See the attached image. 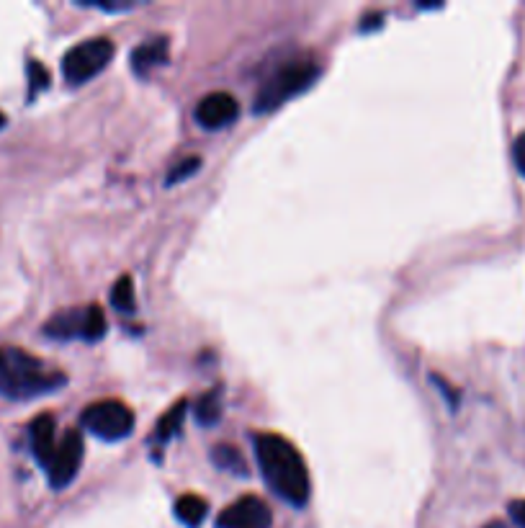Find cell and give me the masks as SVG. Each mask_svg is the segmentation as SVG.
Masks as SVG:
<instances>
[{
  "mask_svg": "<svg viewBox=\"0 0 525 528\" xmlns=\"http://www.w3.org/2000/svg\"><path fill=\"white\" fill-rule=\"evenodd\" d=\"M255 459H258L260 474L266 485L271 487L273 495L286 500L294 508H304L309 503V472L302 454L296 446L276 433H258L253 438Z\"/></svg>",
  "mask_w": 525,
  "mask_h": 528,
  "instance_id": "cell-1",
  "label": "cell"
},
{
  "mask_svg": "<svg viewBox=\"0 0 525 528\" xmlns=\"http://www.w3.org/2000/svg\"><path fill=\"white\" fill-rule=\"evenodd\" d=\"M65 382L67 377L60 369H52L24 348H0V395L8 400H34V397L52 395L65 387Z\"/></svg>",
  "mask_w": 525,
  "mask_h": 528,
  "instance_id": "cell-2",
  "label": "cell"
},
{
  "mask_svg": "<svg viewBox=\"0 0 525 528\" xmlns=\"http://www.w3.org/2000/svg\"><path fill=\"white\" fill-rule=\"evenodd\" d=\"M320 78V65L312 60H286L284 65H278L266 83L260 85L258 96H255V111H273L278 106H284L294 96L304 93L314 80Z\"/></svg>",
  "mask_w": 525,
  "mask_h": 528,
  "instance_id": "cell-3",
  "label": "cell"
},
{
  "mask_svg": "<svg viewBox=\"0 0 525 528\" xmlns=\"http://www.w3.org/2000/svg\"><path fill=\"white\" fill-rule=\"evenodd\" d=\"M114 42L111 39H88V42L78 44L65 55L62 60V75H65L67 83L83 85L91 78H96L101 70L109 67V62L114 60Z\"/></svg>",
  "mask_w": 525,
  "mask_h": 528,
  "instance_id": "cell-4",
  "label": "cell"
},
{
  "mask_svg": "<svg viewBox=\"0 0 525 528\" xmlns=\"http://www.w3.org/2000/svg\"><path fill=\"white\" fill-rule=\"evenodd\" d=\"M83 428L103 441H119L134 431V413L119 400H101L85 407Z\"/></svg>",
  "mask_w": 525,
  "mask_h": 528,
  "instance_id": "cell-5",
  "label": "cell"
},
{
  "mask_svg": "<svg viewBox=\"0 0 525 528\" xmlns=\"http://www.w3.org/2000/svg\"><path fill=\"white\" fill-rule=\"evenodd\" d=\"M83 433L78 431H67L62 436V441L57 444L55 456H52V462H49L47 474H49V485L62 490L70 482L75 480V474L80 472V464H83Z\"/></svg>",
  "mask_w": 525,
  "mask_h": 528,
  "instance_id": "cell-6",
  "label": "cell"
},
{
  "mask_svg": "<svg viewBox=\"0 0 525 528\" xmlns=\"http://www.w3.org/2000/svg\"><path fill=\"white\" fill-rule=\"evenodd\" d=\"M271 508L255 495L235 500L230 508H224L217 518V528H271Z\"/></svg>",
  "mask_w": 525,
  "mask_h": 528,
  "instance_id": "cell-7",
  "label": "cell"
},
{
  "mask_svg": "<svg viewBox=\"0 0 525 528\" xmlns=\"http://www.w3.org/2000/svg\"><path fill=\"white\" fill-rule=\"evenodd\" d=\"M240 116V104L237 98L230 96V93H209L199 101L196 106V122L206 129H222L230 127Z\"/></svg>",
  "mask_w": 525,
  "mask_h": 528,
  "instance_id": "cell-8",
  "label": "cell"
},
{
  "mask_svg": "<svg viewBox=\"0 0 525 528\" xmlns=\"http://www.w3.org/2000/svg\"><path fill=\"white\" fill-rule=\"evenodd\" d=\"M29 441L34 459L47 469L49 462H52V456H55L57 451L55 418H52V415H39V418L29 425Z\"/></svg>",
  "mask_w": 525,
  "mask_h": 528,
  "instance_id": "cell-9",
  "label": "cell"
},
{
  "mask_svg": "<svg viewBox=\"0 0 525 528\" xmlns=\"http://www.w3.org/2000/svg\"><path fill=\"white\" fill-rule=\"evenodd\" d=\"M168 49L170 44L165 37H155L150 39V42L139 44V47L132 52V70L137 75H142V78H147L155 67L168 62Z\"/></svg>",
  "mask_w": 525,
  "mask_h": 528,
  "instance_id": "cell-10",
  "label": "cell"
},
{
  "mask_svg": "<svg viewBox=\"0 0 525 528\" xmlns=\"http://www.w3.org/2000/svg\"><path fill=\"white\" fill-rule=\"evenodd\" d=\"M44 335L57 340H73L83 335V312L67 310L55 315L44 325Z\"/></svg>",
  "mask_w": 525,
  "mask_h": 528,
  "instance_id": "cell-11",
  "label": "cell"
},
{
  "mask_svg": "<svg viewBox=\"0 0 525 528\" xmlns=\"http://www.w3.org/2000/svg\"><path fill=\"white\" fill-rule=\"evenodd\" d=\"M175 518L188 528H199L206 521V513H209V503L199 495H183V498L175 500L173 508Z\"/></svg>",
  "mask_w": 525,
  "mask_h": 528,
  "instance_id": "cell-12",
  "label": "cell"
},
{
  "mask_svg": "<svg viewBox=\"0 0 525 528\" xmlns=\"http://www.w3.org/2000/svg\"><path fill=\"white\" fill-rule=\"evenodd\" d=\"M106 328H109V322H106V315L98 304H91L88 310H83V335L80 338L88 340V343H96L106 335Z\"/></svg>",
  "mask_w": 525,
  "mask_h": 528,
  "instance_id": "cell-13",
  "label": "cell"
},
{
  "mask_svg": "<svg viewBox=\"0 0 525 528\" xmlns=\"http://www.w3.org/2000/svg\"><path fill=\"white\" fill-rule=\"evenodd\" d=\"M186 402H178V405L170 407V413L165 415L160 423H157L155 428V438L157 441H170L173 436H178L181 433V425H183V418H186Z\"/></svg>",
  "mask_w": 525,
  "mask_h": 528,
  "instance_id": "cell-14",
  "label": "cell"
},
{
  "mask_svg": "<svg viewBox=\"0 0 525 528\" xmlns=\"http://www.w3.org/2000/svg\"><path fill=\"white\" fill-rule=\"evenodd\" d=\"M214 462L222 469H227V472L235 474V477H245V472H248V467L242 462V454L237 449H232V446H217L214 449Z\"/></svg>",
  "mask_w": 525,
  "mask_h": 528,
  "instance_id": "cell-15",
  "label": "cell"
},
{
  "mask_svg": "<svg viewBox=\"0 0 525 528\" xmlns=\"http://www.w3.org/2000/svg\"><path fill=\"white\" fill-rule=\"evenodd\" d=\"M111 304L119 312H134V284L129 276H121L111 289Z\"/></svg>",
  "mask_w": 525,
  "mask_h": 528,
  "instance_id": "cell-16",
  "label": "cell"
},
{
  "mask_svg": "<svg viewBox=\"0 0 525 528\" xmlns=\"http://www.w3.org/2000/svg\"><path fill=\"white\" fill-rule=\"evenodd\" d=\"M196 418H199L201 425L219 423V418H222V405H219L217 389H214V392H209V395L201 397L199 405H196Z\"/></svg>",
  "mask_w": 525,
  "mask_h": 528,
  "instance_id": "cell-17",
  "label": "cell"
},
{
  "mask_svg": "<svg viewBox=\"0 0 525 528\" xmlns=\"http://www.w3.org/2000/svg\"><path fill=\"white\" fill-rule=\"evenodd\" d=\"M199 168H201V158L181 160V163H175L173 168H170V173H168V178H165V183H168V186H175L178 181H186V178L194 176V173Z\"/></svg>",
  "mask_w": 525,
  "mask_h": 528,
  "instance_id": "cell-18",
  "label": "cell"
},
{
  "mask_svg": "<svg viewBox=\"0 0 525 528\" xmlns=\"http://www.w3.org/2000/svg\"><path fill=\"white\" fill-rule=\"evenodd\" d=\"M49 85V73L47 67L42 65V62L31 60L29 62V96L34 98L39 91H44Z\"/></svg>",
  "mask_w": 525,
  "mask_h": 528,
  "instance_id": "cell-19",
  "label": "cell"
},
{
  "mask_svg": "<svg viewBox=\"0 0 525 528\" xmlns=\"http://www.w3.org/2000/svg\"><path fill=\"white\" fill-rule=\"evenodd\" d=\"M513 160H515V165H518L520 173H523V176H525V132L520 134L518 140H515V145H513Z\"/></svg>",
  "mask_w": 525,
  "mask_h": 528,
  "instance_id": "cell-20",
  "label": "cell"
},
{
  "mask_svg": "<svg viewBox=\"0 0 525 528\" xmlns=\"http://www.w3.org/2000/svg\"><path fill=\"white\" fill-rule=\"evenodd\" d=\"M510 516H513V521L518 523L520 528H525V500H515V503L510 505Z\"/></svg>",
  "mask_w": 525,
  "mask_h": 528,
  "instance_id": "cell-21",
  "label": "cell"
},
{
  "mask_svg": "<svg viewBox=\"0 0 525 528\" xmlns=\"http://www.w3.org/2000/svg\"><path fill=\"white\" fill-rule=\"evenodd\" d=\"M3 124H6V116L0 114V127H3Z\"/></svg>",
  "mask_w": 525,
  "mask_h": 528,
  "instance_id": "cell-22",
  "label": "cell"
},
{
  "mask_svg": "<svg viewBox=\"0 0 525 528\" xmlns=\"http://www.w3.org/2000/svg\"><path fill=\"white\" fill-rule=\"evenodd\" d=\"M487 528H502V526H500V523H492V526H487Z\"/></svg>",
  "mask_w": 525,
  "mask_h": 528,
  "instance_id": "cell-23",
  "label": "cell"
}]
</instances>
